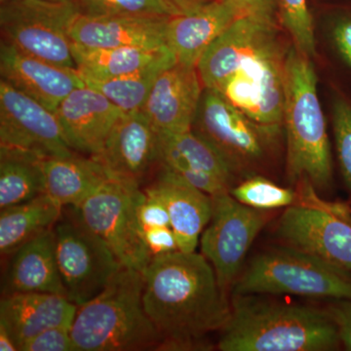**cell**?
Wrapping results in <instances>:
<instances>
[{
  "instance_id": "d4e9b609",
  "label": "cell",
  "mask_w": 351,
  "mask_h": 351,
  "mask_svg": "<svg viewBox=\"0 0 351 351\" xmlns=\"http://www.w3.org/2000/svg\"><path fill=\"white\" fill-rule=\"evenodd\" d=\"M64 208L46 193L1 209L0 252L11 255L16 249L38 234L54 228Z\"/></svg>"
},
{
  "instance_id": "277c9868",
  "label": "cell",
  "mask_w": 351,
  "mask_h": 351,
  "mask_svg": "<svg viewBox=\"0 0 351 351\" xmlns=\"http://www.w3.org/2000/svg\"><path fill=\"white\" fill-rule=\"evenodd\" d=\"M144 276L122 267L107 287L77 307L71 336L77 351L156 350L162 337L144 306Z\"/></svg>"
},
{
  "instance_id": "e0dca14e",
  "label": "cell",
  "mask_w": 351,
  "mask_h": 351,
  "mask_svg": "<svg viewBox=\"0 0 351 351\" xmlns=\"http://www.w3.org/2000/svg\"><path fill=\"white\" fill-rule=\"evenodd\" d=\"M203 90L197 66L177 62L156 78L143 112L158 134L191 130Z\"/></svg>"
},
{
  "instance_id": "ab89813d",
  "label": "cell",
  "mask_w": 351,
  "mask_h": 351,
  "mask_svg": "<svg viewBox=\"0 0 351 351\" xmlns=\"http://www.w3.org/2000/svg\"><path fill=\"white\" fill-rule=\"evenodd\" d=\"M164 1L172 9L175 16H177L191 12L214 0H164Z\"/></svg>"
},
{
  "instance_id": "8992f818",
  "label": "cell",
  "mask_w": 351,
  "mask_h": 351,
  "mask_svg": "<svg viewBox=\"0 0 351 351\" xmlns=\"http://www.w3.org/2000/svg\"><path fill=\"white\" fill-rule=\"evenodd\" d=\"M143 189L108 179L78 207L80 221L103 239L124 267L143 272L152 260L138 217Z\"/></svg>"
},
{
  "instance_id": "4dcf8cb0",
  "label": "cell",
  "mask_w": 351,
  "mask_h": 351,
  "mask_svg": "<svg viewBox=\"0 0 351 351\" xmlns=\"http://www.w3.org/2000/svg\"><path fill=\"white\" fill-rule=\"evenodd\" d=\"M277 10L295 47L306 57L315 56L313 18L306 0H277Z\"/></svg>"
},
{
  "instance_id": "7c38bea8",
  "label": "cell",
  "mask_w": 351,
  "mask_h": 351,
  "mask_svg": "<svg viewBox=\"0 0 351 351\" xmlns=\"http://www.w3.org/2000/svg\"><path fill=\"white\" fill-rule=\"evenodd\" d=\"M0 149L44 158L75 154L56 113L3 80L0 82Z\"/></svg>"
},
{
  "instance_id": "cb8c5ba5",
  "label": "cell",
  "mask_w": 351,
  "mask_h": 351,
  "mask_svg": "<svg viewBox=\"0 0 351 351\" xmlns=\"http://www.w3.org/2000/svg\"><path fill=\"white\" fill-rule=\"evenodd\" d=\"M44 193L60 206L78 207L110 178L91 156L45 157L43 160Z\"/></svg>"
},
{
  "instance_id": "ffe728a7",
  "label": "cell",
  "mask_w": 351,
  "mask_h": 351,
  "mask_svg": "<svg viewBox=\"0 0 351 351\" xmlns=\"http://www.w3.org/2000/svg\"><path fill=\"white\" fill-rule=\"evenodd\" d=\"M144 189L165 205L180 251L195 252L213 213L212 196L191 186L165 166L156 181Z\"/></svg>"
},
{
  "instance_id": "3957f363",
  "label": "cell",
  "mask_w": 351,
  "mask_h": 351,
  "mask_svg": "<svg viewBox=\"0 0 351 351\" xmlns=\"http://www.w3.org/2000/svg\"><path fill=\"white\" fill-rule=\"evenodd\" d=\"M283 125L287 138V177L324 189L332 180V154L326 119L317 93L311 58L291 48L284 64Z\"/></svg>"
},
{
  "instance_id": "2e32d148",
  "label": "cell",
  "mask_w": 351,
  "mask_h": 351,
  "mask_svg": "<svg viewBox=\"0 0 351 351\" xmlns=\"http://www.w3.org/2000/svg\"><path fill=\"white\" fill-rule=\"evenodd\" d=\"M0 75L1 80L52 112L75 88L85 85L77 69L27 54L5 39L0 45Z\"/></svg>"
},
{
  "instance_id": "f1b7e54d",
  "label": "cell",
  "mask_w": 351,
  "mask_h": 351,
  "mask_svg": "<svg viewBox=\"0 0 351 351\" xmlns=\"http://www.w3.org/2000/svg\"><path fill=\"white\" fill-rule=\"evenodd\" d=\"M158 136L159 158L178 157L191 167L216 176L232 188L234 173L221 154L193 129Z\"/></svg>"
},
{
  "instance_id": "484cf974",
  "label": "cell",
  "mask_w": 351,
  "mask_h": 351,
  "mask_svg": "<svg viewBox=\"0 0 351 351\" xmlns=\"http://www.w3.org/2000/svg\"><path fill=\"white\" fill-rule=\"evenodd\" d=\"M75 68L83 80H107L128 75L171 54L161 48H86L71 43Z\"/></svg>"
},
{
  "instance_id": "74e56055",
  "label": "cell",
  "mask_w": 351,
  "mask_h": 351,
  "mask_svg": "<svg viewBox=\"0 0 351 351\" xmlns=\"http://www.w3.org/2000/svg\"><path fill=\"white\" fill-rule=\"evenodd\" d=\"M329 313L338 327L341 343L351 351V301L343 300L332 306Z\"/></svg>"
},
{
  "instance_id": "9c48e42d",
  "label": "cell",
  "mask_w": 351,
  "mask_h": 351,
  "mask_svg": "<svg viewBox=\"0 0 351 351\" xmlns=\"http://www.w3.org/2000/svg\"><path fill=\"white\" fill-rule=\"evenodd\" d=\"M212 200L213 213L200 237L201 254L226 293L239 278L245 257L269 216L265 210L242 204L230 193L212 196Z\"/></svg>"
},
{
  "instance_id": "9a60e30c",
  "label": "cell",
  "mask_w": 351,
  "mask_h": 351,
  "mask_svg": "<svg viewBox=\"0 0 351 351\" xmlns=\"http://www.w3.org/2000/svg\"><path fill=\"white\" fill-rule=\"evenodd\" d=\"M110 179L141 182L159 158V136L142 110L123 112L112 127L104 147L91 156Z\"/></svg>"
},
{
  "instance_id": "7a4b0ae2",
  "label": "cell",
  "mask_w": 351,
  "mask_h": 351,
  "mask_svg": "<svg viewBox=\"0 0 351 351\" xmlns=\"http://www.w3.org/2000/svg\"><path fill=\"white\" fill-rule=\"evenodd\" d=\"M223 351H327L341 343L329 313L234 295L230 319L221 330Z\"/></svg>"
},
{
  "instance_id": "52a82bcc",
  "label": "cell",
  "mask_w": 351,
  "mask_h": 351,
  "mask_svg": "<svg viewBox=\"0 0 351 351\" xmlns=\"http://www.w3.org/2000/svg\"><path fill=\"white\" fill-rule=\"evenodd\" d=\"M80 13L77 2L12 0L0 8L2 36L27 54L76 69L69 31Z\"/></svg>"
},
{
  "instance_id": "60d3db41",
  "label": "cell",
  "mask_w": 351,
  "mask_h": 351,
  "mask_svg": "<svg viewBox=\"0 0 351 351\" xmlns=\"http://www.w3.org/2000/svg\"><path fill=\"white\" fill-rule=\"evenodd\" d=\"M0 350L1 351H17V346L15 341L11 336L10 332L6 329L3 324L0 323Z\"/></svg>"
},
{
  "instance_id": "4fadbf2b",
  "label": "cell",
  "mask_w": 351,
  "mask_h": 351,
  "mask_svg": "<svg viewBox=\"0 0 351 351\" xmlns=\"http://www.w3.org/2000/svg\"><path fill=\"white\" fill-rule=\"evenodd\" d=\"M278 237L286 246L351 274V223L327 207L300 204L284 212Z\"/></svg>"
},
{
  "instance_id": "d6a6232c",
  "label": "cell",
  "mask_w": 351,
  "mask_h": 351,
  "mask_svg": "<svg viewBox=\"0 0 351 351\" xmlns=\"http://www.w3.org/2000/svg\"><path fill=\"white\" fill-rule=\"evenodd\" d=\"M332 127L339 166L351 191V104L345 99L332 104Z\"/></svg>"
},
{
  "instance_id": "5bb4252c",
  "label": "cell",
  "mask_w": 351,
  "mask_h": 351,
  "mask_svg": "<svg viewBox=\"0 0 351 351\" xmlns=\"http://www.w3.org/2000/svg\"><path fill=\"white\" fill-rule=\"evenodd\" d=\"M280 47L274 22L249 16L237 18L198 62L203 86L218 89L252 59Z\"/></svg>"
},
{
  "instance_id": "30bf717a",
  "label": "cell",
  "mask_w": 351,
  "mask_h": 351,
  "mask_svg": "<svg viewBox=\"0 0 351 351\" xmlns=\"http://www.w3.org/2000/svg\"><path fill=\"white\" fill-rule=\"evenodd\" d=\"M286 54L280 47L254 58L215 89L272 137L283 125Z\"/></svg>"
},
{
  "instance_id": "836d02e7",
  "label": "cell",
  "mask_w": 351,
  "mask_h": 351,
  "mask_svg": "<svg viewBox=\"0 0 351 351\" xmlns=\"http://www.w3.org/2000/svg\"><path fill=\"white\" fill-rule=\"evenodd\" d=\"M19 351H77L71 336V328L46 330L25 341Z\"/></svg>"
},
{
  "instance_id": "44dd1931",
  "label": "cell",
  "mask_w": 351,
  "mask_h": 351,
  "mask_svg": "<svg viewBox=\"0 0 351 351\" xmlns=\"http://www.w3.org/2000/svg\"><path fill=\"white\" fill-rule=\"evenodd\" d=\"M77 306L50 293L5 294L0 302V323L15 341L18 351L25 341L57 327L71 328Z\"/></svg>"
},
{
  "instance_id": "4316f807",
  "label": "cell",
  "mask_w": 351,
  "mask_h": 351,
  "mask_svg": "<svg viewBox=\"0 0 351 351\" xmlns=\"http://www.w3.org/2000/svg\"><path fill=\"white\" fill-rule=\"evenodd\" d=\"M44 157L0 149V209L44 193Z\"/></svg>"
},
{
  "instance_id": "8d00e7d4",
  "label": "cell",
  "mask_w": 351,
  "mask_h": 351,
  "mask_svg": "<svg viewBox=\"0 0 351 351\" xmlns=\"http://www.w3.org/2000/svg\"><path fill=\"white\" fill-rule=\"evenodd\" d=\"M234 7L241 16L274 22L277 0H223Z\"/></svg>"
},
{
  "instance_id": "f35d334b",
  "label": "cell",
  "mask_w": 351,
  "mask_h": 351,
  "mask_svg": "<svg viewBox=\"0 0 351 351\" xmlns=\"http://www.w3.org/2000/svg\"><path fill=\"white\" fill-rule=\"evenodd\" d=\"M339 54L351 68V20L339 23L332 32Z\"/></svg>"
},
{
  "instance_id": "e575fe53",
  "label": "cell",
  "mask_w": 351,
  "mask_h": 351,
  "mask_svg": "<svg viewBox=\"0 0 351 351\" xmlns=\"http://www.w3.org/2000/svg\"><path fill=\"white\" fill-rule=\"evenodd\" d=\"M138 217L143 230L171 226L169 214L162 201L145 189L138 200Z\"/></svg>"
},
{
  "instance_id": "7bdbcfd3",
  "label": "cell",
  "mask_w": 351,
  "mask_h": 351,
  "mask_svg": "<svg viewBox=\"0 0 351 351\" xmlns=\"http://www.w3.org/2000/svg\"><path fill=\"white\" fill-rule=\"evenodd\" d=\"M12 1V0H0V2L2 3H6V2Z\"/></svg>"
},
{
  "instance_id": "6da1fadb",
  "label": "cell",
  "mask_w": 351,
  "mask_h": 351,
  "mask_svg": "<svg viewBox=\"0 0 351 351\" xmlns=\"http://www.w3.org/2000/svg\"><path fill=\"white\" fill-rule=\"evenodd\" d=\"M144 276V306L162 337L156 350H206L209 332L223 329L232 306L202 254L177 251L152 258Z\"/></svg>"
},
{
  "instance_id": "f546056e",
  "label": "cell",
  "mask_w": 351,
  "mask_h": 351,
  "mask_svg": "<svg viewBox=\"0 0 351 351\" xmlns=\"http://www.w3.org/2000/svg\"><path fill=\"white\" fill-rule=\"evenodd\" d=\"M230 195L242 204L258 210L292 206L295 191L283 188L263 177H252L230 189Z\"/></svg>"
},
{
  "instance_id": "5b68a950",
  "label": "cell",
  "mask_w": 351,
  "mask_h": 351,
  "mask_svg": "<svg viewBox=\"0 0 351 351\" xmlns=\"http://www.w3.org/2000/svg\"><path fill=\"white\" fill-rule=\"evenodd\" d=\"M295 295L351 301V274L292 248L274 249L252 261L233 284V295Z\"/></svg>"
},
{
  "instance_id": "603a6c76",
  "label": "cell",
  "mask_w": 351,
  "mask_h": 351,
  "mask_svg": "<svg viewBox=\"0 0 351 351\" xmlns=\"http://www.w3.org/2000/svg\"><path fill=\"white\" fill-rule=\"evenodd\" d=\"M239 17V11L223 0H214L191 12L172 16L168 22L167 46L178 63L197 66L215 39Z\"/></svg>"
},
{
  "instance_id": "d590c367",
  "label": "cell",
  "mask_w": 351,
  "mask_h": 351,
  "mask_svg": "<svg viewBox=\"0 0 351 351\" xmlns=\"http://www.w3.org/2000/svg\"><path fill=\"white\" fill-rule=\"evenodd\" d=\"M145 245L152 258L180 251L177 237L171 226L143 230Z\"/></svg>"
},
{
  "instance_id": "ac0fdd59",
  "label": "cell",
  "mask_w": 351,
  "mask_h": 351,
  "mask_svg": "<svg viewBox=\"0 0 351 351\" xmlns=\"http://www.w3.org/2000/svg\"><path fill=\"white\" fill-rule=\"evenodd\" d=\"M171 17L90 16L80 13L69 27L71 43L86 48H156L167 46Z\"/></svg>"
},
{
  "instance_id": "ba28073f",
  "label": "cell",
  "mask_w": 351,
  "mask_h": 351,
  "mask_svg": "<svg viewBox=\"0 0 351 351\" xmlns=\"http://www.w3.org/2000/svg\"><path fill=\"white\" fill-rule=\"evenodd\" d=\"M54 232L66 298L82 306L103 292L124 267L108 244L80 221L73 208L71 216L62 214Z\"/></svg>"
},
{
  "instance_id": "b9f144b4",
  "label": "cell",
  "mask_w": 351,
  "mask_h": 351,
  "mask_svg": "<svg viewBox=\"0 0 351 351\" xmlns=\"http://www.w3.org/2000/svg\"><path fill=\"white\" fill-rule=\"evenodd\" d=\"M52 2H76V0H47Z\"/></svg>"
},
{
  "instance_id": "8fae6325",
  "label": "cell",
  "mask_w": 351,
  "mask_h": 351,
  "mask_svg": "<svg viewBox=\"0 0 351 351\" xmlns=\"http://www.w3.org/2000/svg\"><path fill=\"white\" fill-rule=\"evenodd\" d=\"M191 129L221 154L233 173L262 159L274 138L210 88L203 90Z\"/></svg>"
},
{
  "instance_id": "83f0119b",
  "label": "cell",
  "mask_w": 351,
  "mask_h": 351,
  "mask_svg": "<svg viewBox=\"0 0 351 351\" xmlns=\"http://www.w3.org/2000/svg\"><path fill=\"white\" fill-rule=\"evenodd\" d=\"M177 63L173 53L161 57L145 68L107 80H83L87 86L100 92L123 112L142 110L158 75Z\"/></svg>"
},
{
  "instance_id": "1f68e13d",
  "label": "cell",
  "mask_w": 351,
  "mask_h": 351,
  "mask_svg": "<svg viewBox=\"0 0 351 351\" xmlns=\"http://www.w3.org/2000/svg\"><path fill=\"white\" fill-rule=\"evenodd\" d=\"M76 2L80 13L90 16H175L164 0H76Z\"/></svg>"
},
{
  "instance_id": "7402d4cb",
  "label": "cell",
  "mask_w": 351,
  "mask_h": 351,
  "mask_svg": "<svg viewBox=\"0 0 351 351\" xmlns=\"http://www.w3.org/2000/svg\"><path fill=\"white\" fill-rule=\"evenodd\" d=\"M3 294L50 293L66 298L57 262L54 228L25 242L11 254Z\"/></svg>"
},
{
  "instance_id": "d6986e66",
  "label": "cell",
  "mask_w": 351,
  "mask_h": 351,
  "mask_svg": "<svg viewBox=\"0 0 351 351\" xmlns=\"http://www.w3.org/2000/svg\"><path fill=\"white\" fill-rule=\"evenodd\" d=\"M75 152L95 156L101 152L122 112L112 101L93 88H75L54 112Z\"/></svg>"
}]
</instances>
